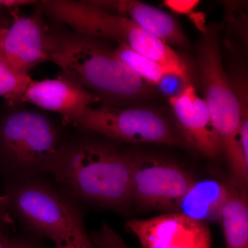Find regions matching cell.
Masks as SVG:
<instances>
[{"label": "cell", "mask_w": 248, "mask_h": 248, "mask_svg": "<svg viewBox=\"0 0 248 248\" xmlns=\"http://www.w3.org/2000/svg\"><path fill=\"white\" fill-rule=\"evenodd\" d=\"M68 133L51 170L72 197L126 214L133 204L131 152L86 129Z\"/></svg>", "instance_id": "cell-1"}, {"label": "cell", "mask_w": 248, "mask_h": 248, "mask_svg": "<svg viewBox=\"0 0 248 248\" xmlns=\"http://www.w3.org/2000/svg\"><path fill=\"white\" fill-rule=\"evenodd\" d=\"M52 62L60 76L81 85L103 106L122 108L151 93L149 84L130 71L104 40L57 28Z\"/></svg>", "instance_id": "cell-2"}, {"label": "cell", "mask_w": 248, "mask_h": 248, "mask_svg": "<svg viewBox=\"0 0 248 248\" xmlns=\"http://www.w3.org/2000/svg\"><path fill=\"white\" fill-rule=\"evenodd\" d=\"M62 120L25 104L0 110V173L7 183L50 172L68 132Z\"/></svg>", "instance_id": "cell-3"}, {"label": "cell", "mask_w": 248, "mask_h": 248, "mask_svg": "<svg viewBox=\"0 0 248 248\" xmlns=\"http://www.w3.org/2000/svg\"><path fill=\"white\" fill-rule=\"evenodd\" d=\"M218 30L216 25L205 28L199 44V69L204 101L211 116L234 179L247 186L248 161L239 144L242 121L248 119L247 81L232 83L222 63Z\"/></svg>", "instance_id": "cell-4"}, {"label": "cell", "mask_w": 248, "mask_h": 248, "mask_svg": "<svg viewBox=\"0 0 248 248\" xmlns=\"http://www.w3.org/2000/svg\"><path fill=\"white\" fill-rule=\"evenodd\" d=\"M40 4L46 16L58 24L67 25L80 35L124 44L190 84L186 60L131 19L103 9L94 1L46 0Z\"/></svg>", "instance_id": "cell-5"}, {"label": "cell", "mask_w": 248, "mask_h": 248, "mask_svg": "<svg viewBox=\"0 0 248 248\" xmlns=\"http://www.w3.org/2000/svg\"><path fill=\"white\" fill-rule=\"evenodd\" d=\"M13 219L31 234L54 243L86 232L82 216L72 197L39 177L6 183L2 194Z\"/></svg>", "instance_id": "cell-6"}, {"label": "cell", "mask_w": 248, "mask_h": 248, "mask_svg": "<svg viewBox=\"0 0 248 248\" xmlns=\"http://www.w3.org/2000/svg\"><path fill=\"white\" fill-rule=\"evenodd\" d=\"M71 125L122 143H156L190 149L176 124L155 109L89 107Z\"/></svg>", "instance_id": "cell-7"}, {"label": "cell", "mask_w": 248, "mask_h": 248, "mask_svg": "<svg viewBox=\"0 0 248 248\" xmlns=\"http://www.w3.org/2000/svg\"><path fill=\"white\" fill-rule=\"evenodd\" d=\"M194 182L190 173L172 161L131 153L133 203L140 208L176 212Z\"/></svg>", "instance_id": "cell-8"}, {"label": "cell", "mask_w": 248, "mask_h": 248, "mask_svg": "<svg viewBox=\"0 0 248 248\" xmlns=\"http://www.w3.org/2000/svg\"><path fill=\"white\" fill-rule=\"evenodd\" d=\"M40 1L29 15H19L14 19L1 42L0 53L17 71L29 75L37 65L52 61L57 44V27L46 21Z\"/></svg>", "instance_id": "cell-9"}, {"label": "cell", "mask_w": 248, "mask_h": 248, "mask_svg": "<svg viewBox=\"0 0 248 248\" xmlns=\"http://www.w3.org/2000/svg\"><path fill=\"white\" fill-rule=\"evenodd\" d=\"M143 248H211L212 235L206 223L177 212L148 219L130 220L125 224Z\"/></svg>", "instance_id": "cell-10"}, {"label": "cell", "mask_w": 248, "mask_h": 248, "mask_svg": "<svg viewBox=\"0 0 248 248\" xmlns=\"http://www.w3.org/2000/svg\"><path fill=\"white\" fill-rule=\"evenodd\" d=\"M169 99L176 125L190 149L210 159L219 156L221 141L205 101L197 94L192 84L179 95Z\"/></svg>", "instance_id": "cell-11"}, {"label": "cell", "mask_w": 248, "mask_h": 248, "mask_svg": "<svg viewBox=\"0 0 248 248\" xmlns=\"http://www.w3.org/2000/svg\"><path fill=\"white\" fill-rule=\"evenodd\" d=\"M22 102L46 112L58 114L62 123L67 126L71 125L86 108L100 100L76 81L58 76L55 79L31 80Z\"/></svg>", "instance_id": "cell-12"}, {"label": "cell", "mask_w": 248, "mask_h": 248, "mask_svg": "<svg viewBox=\"0 0 248 248\" xmlns=\"http://www.w3.org/2000/svg\"><path fill=\"white\" fill-rule=\"evenodd\" d=\"M94 2L103 9L131 19L168 45L185 48L188 44L175 19L162 10L137 0Z\"/></svg>", "instance_id": "cell-13"}, {"label": "cell", "mask_w": 248, "mask_h": 248, "mask_svg": "<svg viewBox=\"0 0 248 248\" xmlns=\"http://www.w3.org/2000/svg\"><path fill=\"white\" fill-rule=\"evenodd\" d=\"M228 192V184L216 179L195 181L179 201L176 212L205 223L219 220Z\"/></svg>", "instance_id": "cell-14"}, {"label": "cell", "mask_w": 248, "mask_h": 248, "mask_svg": "<svg viewBox=\"0 0 248 248\" xmlns=\"http://www.w3.org/2000/svg\"><path fill=\"white\" fill-rule=\"evenodd\" d=\"M222 208L221 221L226 248H248V202L246 186L234 179Z\"/></svg>", "instance_id": "cell-15"}, {"label": "cell", "mask_w": 248, "mask_h": 248, "mask_svg": "<svg viewBox=\"0 0 248 248\" xmlns=\"http://www.w3.org/2000/svg\"><path fill=\"white\" fill-rule=\"evenodd\" d=\"M114 55L130 71L149 84L156 85L166 73H170L157 62L140 55L128 46L120 44Z\"/></svg>", "instance_id": "cell-16"}, {"label": "cell", "mask_w": 248, "mask_h": 248, "mask_svg": "<svg viewBox=\"0 0 248 248\" xmlns=\"http://www.w3.org/2000/svg\"><path fill=\"white\" fill-rule=\"evenodd\" d=\"M30 76L13 68L0 53V97L14 107L23 104V94L31 81Z\"/></svg>", "instance_id": "cell-17"}, {"label": "cell", "mask_w": 248, "mask_h": 248, "mask_svg": "<svg viewBox=\"0 0 248 248\" xmlns=\"http://www.w3.org/2000/svg\"><path fill=\"white\" fill-rule=\"evenodd\" d=\"M94 248H128L122 237L107 223L90 236Z\"/></svg>", "instance_id": "cell-18"}, {"label": "cell", "mask_w": 248, "mask_h": 248, "mask_svg": "<svg viewBox=\"0 0 248 248\" xmlns=\"http://www.w3.org/2000/svg\"><path fill=\"white\" fill-rule=\"evenodd\" d=\"M39 238L33 234L11 236L0 232V248H43Z\"/></svg>", "instance_id": "cell-19"}, {"label": "cell", "mask_w": 248, "mask_h": 248, "mask_svg": "<svg viewBox=\"0 0 248 248\" xmlns=\"http://www.w3.org/2000/svg\"><path fill=\"white\" fill-rule=\"evenodd\" d=\"M158 89L166 97L172 98L179 95L189 85L180 77L172 73L164 75L156 84Z\"/></svg>", "instance_id": "cell-20"}, {"label": "cell", "mask_w": 248, "mask_h": 248, "mask_svg": "<svg viewBox=\"0 0 248 248\" xmlns=\"http://www.w3.org/2000/svg\"><path fill=\"white\" fill-rule=\"evenodd\" d=\"M55 248H94L87 233L76 234L55 243Z\"/></svg>", "instance_id": "cell-21"}, {"label": "cell", "mask_w": 248, "mask_h": 248, "mask_svg": "<svg viewBox=\"0 0 248 248\" xmlns=\"http://www.w3.org/2000/svg\"><path fill=\"white\" fill-rule=\"evenodd\" d=\"M15 221L10 215L2 194L0 193V232L10 234L12 232Z\"/></svg>", "instance_id": "cell-22"}, {"label": "cell", "mask_w": 248, "mask_h": 248, "mask_svg": "<svg viewBox=\"0 0 248 248\" xmlns=\"http://www.w3.org/2000/svg\"><path fill=\"white\" fill-rule=\"evenodd\" d=\"M16 9L17 8L0 7V42L13 22Z\"/></svg>", "instance_id": "cell-23"}, {"label": "cell", "mask_w": 248, "mask_h": 248, "mask_svg": "<svg viewBox=\"0 0 248 248\" xmlns=\"http://www.w3.org/2000/svg\"><path fill=\"white\" fill-rule=\"evenodd\" d=\"M198 1H166L165 4L179 14H190L192 9L198 4Z\"/></svg>", "instance_id": "cell-24"}, {"label": "cell", "mask_w": 248, "mask_h": 248, "mask_svg": "<svg viewBox=\"0 0 248 248\" xmlns=\"http://www.w3.org/2000/svg\"><path fill=\"white\" fill-rule=\"evenodd\" d=\"M22 4L20 0H0V7L16 8Z\"/></svg>", "instance_id": "cell-25"}]
</instances>
